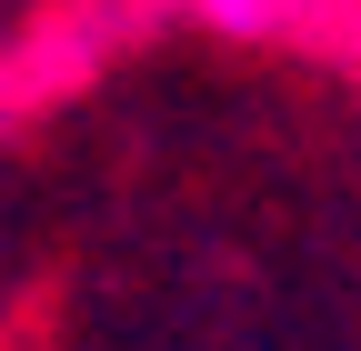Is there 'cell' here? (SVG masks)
I'll return each mask as SVG.
<instances>
[{
    "label": "cell",
    "instance_id": "cell-1",
    "mask_svg": "<svg viewBox=\"0 0 361 351\" xmlns=\"http://www.w3.org/2000/svg\"><path fill=\"white\" fill-rule=\"evenodd\" d=\"M281 11H291V0H201V20H211V30H231V40H261Z\"/></svg>",
    "mask_w": 361,
    "mask_h": 351
}]
</instances>
